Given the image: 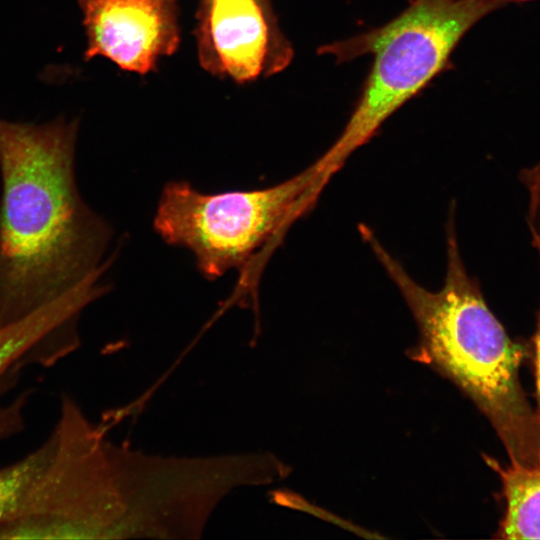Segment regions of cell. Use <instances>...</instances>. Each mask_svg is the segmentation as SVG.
Wrapping results in <instances>:
<instances>
[{"instance_id":"cell-1","label":"cell","mask_w":540,"mask_h":540,"mask_svg":"<svg viewBox=\"0 0 540 540\" xmlns=\"http://www.w3.org/2000/svg\"><path fill=\"white\" fill-rule=\"evenodd\" d=\"M78 121L0 119V328L105 273L110 225L81 197Z\"/></svg>"},{"instance_id":"cell-2","label":"cell","mask_w":540,"mask_h":540,"mask_svg":"<svg viewBox=\"0 0 540 540\" xmlns=\"http://www.w3.org/2000/svg\"><path fill=\"white\" fill-rule=\"evenodd\" d=\"M360 234L406 301L420 332L418 358L462 389L490 420L511 464H540V426L520 385L521 349L508 337L461 260L453 219L447 269L435 292L416 283L366 226Z\"/></svg>"},{"instance_id":"cell-3","label":"cell","mask_w":540,"mask_h":540,"mask_svg":"<svg viewBox=\"0 0 540 540\" xmlns=\"http://www.w3.org/2000/svg\"><path fill=\"white\" fill-rule=\"evenodd\" d=\"M498 0H413L384 26L324 45L338 62L373 55V64L343 132L313 165L323 190L347 158L446 67L464 35L501 8Z\"/></svg>"},{"instance_id":"cell-4","label":"cell","mask_w":540,"mask_h":540,"mask_svg":"<svg viewBox=\"0 0 540 540\" xmlns=\"http://www.w3.org/2000/svg\"><path fill=\"white\" fill-rule=\"evenodd\" d=\"M313 164L277 185L249 191L203 193L186 181L162 189L153 226L169 245L190 251L207 279L241 270L278 241L314 202Z\"/></svg>"},{"instance_id":"cell-5","label":"cell","mask_w":540,"mask_h":540,"mask_svg":"<svg viewBox=\"0 0 540 540\" xmlns=\"http://www.w3.org/2000/svg\"><path fill=\"white\" fill-rule=\"evenodd\" d=\"M177 0H79L87 35L86 59L103 56L140 74L179 43Z\"/></svg>"},{"instance_id":"cell-6","label":"cell","mask_w":540,"mask_h":540,"mask_svg":"<svg viewBox=\"0 0 540 540\" xmlns=\"http://www.w3.org/2000/svg\"><path fill=\"white\" fill-rule=\"evenodd\" d=\"M202 30L224 74L244 82L261 73L272 39L258 0H208Z\"/></svg>"},{"instance_id":"cell-7","label":"cell","mask_w":540,"mask_h":540,"mask_svg":"<svg viewBox=\"0 0 540 540\" xmlns=\"http://www.w3.org/2000/svg\"><path fill=\"white\" fill-rule=\"evenodd\" d=\"M499 472L506 499L502 536L506 539H540V464L502 468Z\"/></svg>"},{"instance_id":"cell-8","label":"cell","mask_w":540,"mask_h":540,"mask_svg":"<svg viewBox=\"0 0 540 540\" xmlns=\"http://www.w3.org/2000/svg\"><path fill=\"white\" fill-rule=\"evenodd\" d=\"M49 453L48 442L20 461L0 469V522L21 505L42 470Z\"/></svg>"},{"instance_id":"cell-9","label":"cell","mask_w":540,"mask_h":540,"mask_svg":"<svg viewBox=\"0 0 540 540\" xmlns=\"http://www.w3.org/2000/svg\"><path fill=\"white\" fill-rule=\"evenodd\" d=\"M52 328L51 318L43 312L0 328V375L16 360L38 349Z\"/></svg>"},{"instance_id":"cell-10","label":"cell","mask_w":540,"mask_h":540,"mask_svg":"<svg viewBox=\"0 0 540 540\" xmlns=\"http://www.w3.org/2000/svg\"><path fill=\"white\" fill-rule=\"evenodd\" d=\"M534 242L539 249L540 253V239L538 235L534 232ZM535 348H536V389H537V411L536 416L540 426V313L537 325L536 339H535Z\"/></svg>"},{"instance_id":"cell-11","label":"cell","mask_w":540,"mask_h":540,"mask_svg":"<svg viewBox=\"0 0 540 540\" xmlns=\"http://www.w3.org/2000/svg\"><path fill=\"white\" fill-rule=\"evenodd\" d=\"M502 2L503 4H506L508 2H525V1H533V0H498Z\"/></svg>"}]
</instances>
